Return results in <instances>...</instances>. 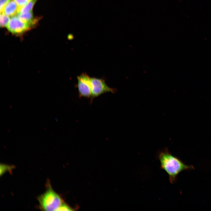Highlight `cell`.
<instances>
[{
    "instance_id": "13",
    "label": "cell",
    "mask_w": 211,
    "mask_h": 211,
    "mask_svg": "<svg viewBox=\"0 0 211 211\" xmlns=\"http://www.w3.org/2000/svg\"><path fill=\"white\" fill-rule=\"evenodd\" d=\"M20 7L25 5L32 0H14Z\"/></svg>"
},
{
    "instance_id": "4",
    "label": "cell",
    "mask_w": 211,
    "mask_h": 211,
    "mask_svg": "<svg viewBox=\"0 0 211 211\" xmlns=\"http://www.w3.org/2000/svg\"><path fill=\"white\" fill-rule=\"evenodd\" d=\"M77 81L79 97L91 99L92 96L91 77L86 73H83L77 76Z\"/></svg>"
},
{
    "instance_id": "12",
    "label": "cell",
    "mask_w": 211,
    "mask_h": 211,
    "mask_svg": "<svg viewBox=\"0 0 211 211\" xmlns=\"http://www.w3.org/2000/svg\"><path fill=\"white\" fill-rule=\"evenodd\" d=\"M11 0H0V11L1 13L3 12L5 6Z\"/></svg>"
},
{
    "instance_id": "5",
    "label": "cell",
    "mask_w": 211,
    "mask_h": 211,
    "mask_svg": "<svg viewBox=\"0 0 211 211\" xmlns=\"http://www.w3.org/2000/svg\"><path fill=\"white\" fill-rule=\"evenodd\" d=\"M33 25L21 21L16 16H14L10 18L6 27L11 33L19 35L29 30Z\"/></svg>"
},
{
    "instance_id": "10",
    "label": "cell",
    "mask_w": 211,
    "mask_h": 211,
    "mask_svg": "<svg viewBox=\"0 0 211 211\" xmlns=\"http://www.w3.org/2000/svg\"><path fill=\"white\" fill-rule=\"evenodd\" d=\"M14 168V166L8 165L1 164L0 165V176L2 175L7 171H11Z\"/></svg>"
},
{
    "instance_id": "2",
    "label": "cell",
    "mask_w": 211,
    "mask_h": 211,
    "mask_svg": "<svg viewBox=\"0 0 211 211\" xmlns=\"http://www.w3.org/2000/svg\"><path fill=\"white\" fill-rule=\"evenodd\" d=\"M45 185V192L37 198L38 207L42 210L57 211L64 202L61 196L53 190L49 180Z\"/></svg>"
},
{
    "instance_id": "3",
    "label": "cell",
    "mask_w": 211,
    "mask_h": 211,
    "mask_svg": "<svg viewBox=\"0 0 211 211\" xmlns=\"http://www.w3.org/2000/svg\"><path fill=\"white\" fill-rule=\"evenodd\" d=\"M92 96L90 101L92 103L96 97L107 92L115 93L116 89L108 86L103 78L91 77Z\"/></svg>"
},
{
    "instance_id": "11",
    "label": "cell",
    "mask_w": 211,
    "mask_h": 211,
    "mask_svg": "<svg viewBox=\"0 0 211 211\" xmlns=\"http://www.w3.org/2000/svg\"><path fill=\"white\" fill-rule=\"evenodd\" d=\"M72 210L68 205L64 202L63 204L59 208L57 211H71Z\"/></svg>"
},
{
    "instance_id": "8",
    "label": "cell",
    "mask_w": 211,
    "mask_h": 211,
    "mask_svg": "<svg viewBox=\"0 0 211 211\" xmlns=\"http://www.w3.org/2000/svg\"><path fill=\"white\" fill-rule=\"evenodd\" d=\"M36 0H32L25 5L20 7L18 13H24L32 11L33 7Z\"/></svg>"
},
{
    "instance_id": "6",
    "label": "cell",
    "mask_w": 211,
    "mask_h": 211,
    "mask_svg": "<svg viewBox=\"0 0 211 211\" xmlns=\"http://www.w3.org/2000/svg\"><path fill=\"white\" fill-rule=\"evenodd\" d=\"M20 8L14 0H11L5 6L2 13L8 16L13 17L18 14Z\"/></svg>"
},
{
    "instance_id": "1",
    "label": "cell",
    "mask_w": 211,
    "mask_h": 211,
    "mask_svg": "<svg viewBox=\"0 0 211 211\" xmlns=\"http://www.w3.org/2000/svg\"><path fill=\"white\" fill-rule=\"evenodd\" d=\"M157 157L160 162V169L167 173L171 183L176 182L178 175L181 172L194 169L193 166L186 164L178 157L173 155L166 148L159 151Z\"/></svg>"
},
{
    "instance_id": "7",
    "label": "cell",
    "mask_w": 211,
    "mask_h": 211,
    "mask_svg": "<svg viewBox=\"0 0 211 211\" xmlns=\"http://www.w3.org/2000/svg\"><path fill=\"white\" fill-rule=\"evenodd\" d=\"M16 16L21 21L33 25L36 21L33 18L32 11L24 13H18Z\"/></svg>"
},
{
    "instance_id": "9",
    "label": "cell",
    "mask_w": 211,
    "mask_h": 211,
    "mask_svg": "<svg viewBox=\"0 0 211 211\" xmlns=\"http://www.w3.org/2000/svg\"><path fill=\"white\" fill-rule=\"evenodd\" d=\"M0 26L1 27H6L10 20L9 16L3 13L0 14Z\"/></svg>"
}]
</instances>
